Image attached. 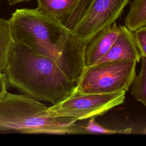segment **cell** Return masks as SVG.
<instances>
[{"label":"cell","instance_id":"6da1fadb","mask_svg":"<svg viewBox=\"0 0 146 146\" xmlns=\"http://www.w3.org/2000/svg\"><path fill=\"white\" fill-rule=\"evenodd\" d=\"M9 20L15 44L50 59L76 83L86 67L84 44L70 30L36 9H17Z\"/></svg>","mask_w":146,"mask_h":146},{"label":"cell","instance_id":"7a4b0ae2","mask_svg":"<svg viewBox=\"0 0 146 146\" xmlns=\"http://www.w3.org/2000/svg\"><path fill=\"white\" fill-rule=\"evenodd\" d=\"M5 74L8 84L20 94L52 105L64 100L76 88V82L54 62L21 44H14Z\"/></svg>","mask_w":146,"mask_h":146},{"label":"cell","instance_id":"3957f363","mask_svg":"<svg viewBox=\"0 0 146 146\" xmlns=\"http://www.w3.org/2000/svg\"><path fill=\"white\" fill-rule=\"evenodd\" d=\"M48 107L25 94L6 92L0 100V131L29 134L84 133L68 117H52Z\"/></svg>","mask_w":146,"mask_h":146},{"label":"cell","instance_id":"277c9868","mask_svg":"<svg viewBox=\"0 0 146 146\" xmlns=\"http://www.w3.org/2000/svg\"><path fill=\"white\" fill-rule=\"evenodd\" d=\"M130 0H79L63 25L85 44L120 17Z\"/></svg>","mask_w":146,"mask_h":146},{"label":"cell","instance_id":"5b68a950","mask_svg":"<svg viewBox=\"0 0 146 146\" xmlns=\"http://www.w3.org/2000/svg\"><path fill=\"white\" fill-rule=\"evenodd\" d=\"M137 62L107 61L86 66L76 90L81 93H111L128 91L136 76Z\"/></svg>","mask_w":146,"mask_h":146},{"label":"cell","instance_id":"8992f818","mask_svg":"<svg viewBox=\"0 0 146 146\" xmlns=\"http://www.w3.org/2000/svg\"><path fill=\"white\" fill-rule=\"evenodd\" d=\"M124 91L84 94L75 90L62 102L48 107L52 117H68L75 121L102 115L124 103Z\"/></svg>","mask_w":146,"mask_h":146},{"label":"cell","instance_id":"52a82bcc","mask_svg":"<svg viewBox=\"0 0 146 146\" xmlns=\"http://www.w3.org/2000/svg\"><path fill=\"white\" fill-rule=\"evenodd\" d=\"M117 35L111 47L96 63L113 60H133L139 62L141 56L137 48L133 33L125 25L119 26Z\"/></svg>","mask_w":146,"mask_h":146},{"label":"cell","instance_id":"ba28073f","mask_svg":"<svg viewBox=\"0 0 146 146\" xmlns=\"http://www.w3.org/2000/svg\"><path fill=\"white\" fill-rule=\"evenodd\" d=\"M119 31L116 22L92 38L84 46V60L86 66L96 64L108 52Z\"/></svg>","mask_w":146,"mask_h":146},{"label":"cell","instance_id":"9c48e42d","mask_svg":"<svg viewBox=\"0 0 146 146\" xmlns=\"http://www.w3.org/2000/svg\"><path fill=\"white\" fill-rule=\"evenodd\" d=\"M79 0H36V9L41 14L58 19L62 24Z\"/></svg>","mask_w":146,"mask_h":146},{"label":"cell","instance_id":"30bf717a","mask_svg":"<svg viewBox=\"0 0 146 146\" xmlns=\"http://www.w3.org/2000/svg\"><path fill=\"white\" fill-rule=\"evenodd\" d=\"M14 44L9 20L0 18V74H5Z\"/></svg>","mask_w":146,"mask_h":146},{"label":"cell","instance_id":"8fae6325","mask_svg":"<svg viewBox=\"0 0 146 146\" xmlns=\"http://www.w3.org/2000/svg\"><path fill=\"white\" fill-rule=\"evenodd\" d=\"M125 26L132 32L146 27V0H133L124 18Z\"/></svg>","mask_w":146,"mask_h":146},{"label":"cell","instance_id":"7c38bea8","mask_svg":"<svg viewBox=\"0 0 146 146\" xmlns=\"http://www.w3.org/2000/svg\"><path fill=\"white\" fill-rule=\"evenodd\" d=\"M141 66L132 84L131 94L135 99L146 106V56H141Z\"/></svg>","mask_w":146,"mask_h":146},{"label":"cell","instance_id":"4fadbf2b","mask_svg":"<svg viewBox=\"0 0 146 146\" xmlns=\"http://www.w3.org/2000/svg\"><path fill=\"white\" fill-rule=\"evenodd\" d=\"M84 132L88 133H98V134H116V133H129L131 132V128L125 129H111L104 128L98 124L95 121V117L90 118L88 125L86 127H82Z\"/></svg>","mask_w":146,"mask_h":146},{"label":"cell","instance_id":"5bb4252c","mask_svg":"<svg viewBox=\"0 0 146 146\" xmlns=\"http://www.w3.org/2000/svg\"><path fill=\"white\" fill-rule=\"evenodd\" d=\"M133 34L141 56H146V27L135 30Z\"/></svg>","mask_w":146,"mask_h":146},{"label":"cell","instance_id":"9a60e30c","mask_svg":"<svg viewBox=\"0 0 146 146\" xmlns=\"http://www.w3.org/2000/svg\"><path fill=\"white\" fill-rule=\"evenodd\" d=\"M8 85L5 74H0V100L3 98L6 94Z\"/></svg>","mask_w":146,"mask_h":146},{"label":"cell","instance_id":"2e32d148","mask_svg":"<svg viewBox=\"0 0 146 146\" xmlns=\"http://www.w3.org/2000/svg\"><path fill=\"white\" fill-rule=\"evenodd\" d=\"M9 4L10 5H13L14 4H17V3H21L23 2H26V1H29L30 0H6Z\"/></svg>","mask_w":146,"mask_h":146}]
</instances>
